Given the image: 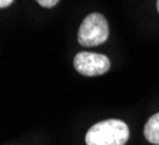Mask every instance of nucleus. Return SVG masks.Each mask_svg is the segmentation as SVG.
Here are the masks:
<instances>
[{
    "label": "nucleus",
    "instance_id": "obj_1",
    "mask_svg": "<svg viewBox=\"0 0 159 145\" xmlns=\"http://www.w3.org/2000/svg\"><path fill=\"white\" fill-rule=\"evenodd\" d=\"M129 128L120 119H106L95 124L86 134V145H125Z\"/></svg>",
    "mask_w": 159,
    "mask_h": 145
},
{
    "label": "nucleus",
    "instance_id": "obj_2",
    "mask_svg": "<svg viewBox=\"0 0 159 145\" xmlns=\"http://www.w3.org/2000/svg\"><path fill=\"white\" fill-rule=\"evenodd\" d=\"M109 37V25L103 15L90 13L82 22L78 32V40L82 46H98L106 42Z\"/></svg>",
    "mask_w": 159,
    "mask_h": 145
},
{
    "label": "nucleus",
    "instance_id": "obj_3",
    "mask_svg": "<svg viewBox=\"0 0 159 145\" xmlns=\"http://www.w3.org/2000/svg\"><path fill=\"white\" fill-rule=\"evenodd\" d=\"M73 66L83 76H99L111 69V60L102 53L80 52L75 56Z\"/></svg>",
    "mask_w": 159,
    "mask_h": 145
},
{
    "label": "nucleus",
    "instance_id": "obj_4",
    "mask_svg": "<svg viewBox=\"0 0 159 145\" xmlns=\"http://www.w3.org/2000/svg\"><path fill=\"white\" fill-rule=\"evenodd\" d=\"M143 135L151 144L159 145V112L152 115L145 125Z\"/></svg>",
    "mask_w": 159,
    "mask_h": 145
},
{
    "label": "nucleus",
    "instance_id": "obj_5",
    "mask_svg": "<svg viewBox=\"0 0 159 145\" xmlns=\"http://www.w3.org/2000/svg\"><path fill=\"white\" fill-rule=\"evenodd\" d=\"M42 7H55L59 0H36Z\"/></svg>",
    "mask_w": 159,
    "mask_h": 145
},
{
    "label": "nucleus",
    "instance_id": "obj_6",
    "mask_svg": "<svg viewBox=\"0 0 159 145\" xmlns=\"http://www.w3.org/2000/svg\"><path fill=\"white\" fill-rule=\"evenodd\" d=\"M11 3H13V0H0V7L4 9V7H7V6H10Z\"/></svg>",
    "mask_w": 159,
    "mask_h": 145
},
{
    "label": "nucleus",
    "instance_id": "obj_7",
    "mask_svg": "<svg viewBox=\"0 0 159 145\" xmlns=\"http://www.w3.org/2000/svg\"><path fill=\"white\" fill-rule=\"evenodd\" d=\"M156 9H158V12H159V0L156 2Z\"/></svg>",
    "mask_w": 159,
    "mask_h": 145
}]
</instances>
